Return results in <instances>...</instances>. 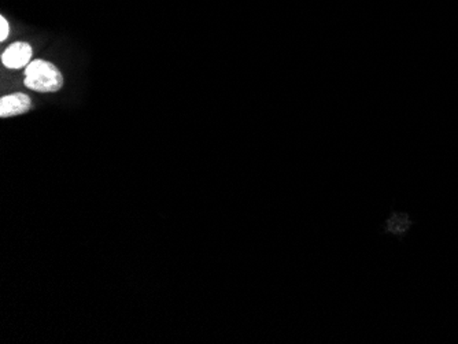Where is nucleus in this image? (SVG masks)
I'll use <instances>...</instances> for the list:
<instances>
[{
	"label": "nucleus",
	"mask_w": 458,
	"mask_h": 344,
	"mask_svg": "<svg viewBox=\"0 0 458 344\" xmlns=\"http://www.w3.org/2000/svg\"><path fill=\"white\" fill-rule=\"evenodd\" d=\"M32 107H33V103L26 94H22V92L10 94L0 99V117L1 118L17 117L28 113L29 110H32Z\"/></svg>",
	"instance_id": "nucleus-3"
},
{
	"label": "nucleus",
	"mask_w": 458,
	"mask_h": 344,
	"mask_svg": "<svg viewBox=\"0 0 458 344\" xmlns=\"http://www.w3.org/2000/svg\"><path fill=\"white\" fill-rule=\"evenodd\" d=\"M10 35V25L7 20L1 16L0 17V41H4Z\"/></svg>",
	"instance_id": "nucleus-4"
},
{
	"label": "nucleus",
	"mask_w": 458,
	"mask_h": 344,
	"mask_svg": "<svg viewBox=\"0 0 458 344\" xmlns=\"http://www.w3.org/2000/svg\"><path fill=\"white\" fill-rule=\"evenodd\" d=\"M23 84L32 91L52 94L62 88L65 79L61 70L54 63L44 60H33L25 67Z\"/></svg>",
	"instance_id": "nucleus-1"
},
{
	"label": "nucleus",
	"mask_w": 458,
	"mask_h": 344,
	"mask_svg": "<svg viewBox=\"0 0 458 344\" xmlns=\"http://www.w3.org/2000/svg\"><path fill=\"white\" fill-rule=\"evenodd\" d=\"M33 48L29 43L25 41H17L13 43L6 48V51L1 54V63L7 69H22L26 67L30 62L33 61Z\"/></svg>",
	"instance_id": "nucleus-2"
}]
</instances>
